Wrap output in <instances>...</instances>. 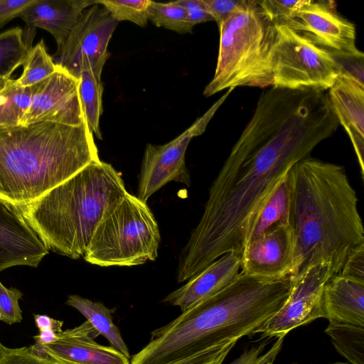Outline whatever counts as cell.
Segmentation results:
<instances>
[{
    "label": "cell",
    "instance_id": "cell-26",
    "mask_svg": "<svg viewBox=\"0 0 364 364\" xmlns=\"http://www.w3.org/2000/svg\"><path fill=\"white\" fill-rule=\"evenodd\" d=\"M23 66V73L16 80L24 87L33 86L41 82L58 68L53 57L47 53L43 40L29 49Z\"/></svg>",
    "mask_w": 364,
    "mask_h": 364
},
{
    "label": "cell",
    "instance_id": "cell-38",
    "mask_svg": "<svg viewBox=\"0 0 364 364\" xmlns=\"http://www.w3.org/2000/svg\"><path fill=\"white\" fill-rule=\"evenodd\" d=\"M36 0H0V28L20 15Z\"/></svg>",
    "mask_w": 364,
    "mask_h": 364
},
{
    "label": "cell",
    "instance_id": "cell-22",
    "mask_svg": "<svg viewBox=\"0 0 364 364\" xmlns=\"http://www.w3.org/2000/svg\"><path fill=\"white\" fill-rule=\"evenodd\" d=\"M324 332L350 364H364V327L329 321Z\"/></svg>",
    "mask_w": 364,
    "mask_h": 364
},
{
    "label": "cell",
    "instance_id": "cell-6",
    "mask_svg": "<svg viewBox=\"0 0 364 364\" xmlns=\"http://www.w3.org/2000/svg\"><path fill=\"white\" fill-rule=\"evenodd\" d=\"M161 235L151 210L128 192L98 225L83 256L100 267H131L154 261Z\"/></svg>",
    "mask_w": 364,
    "mask_h": 364
},
{
    "label": "cell",
    "instance_id": "cell-35",
    "mask_svg": "<svg viewBox=\"0 0 364 364\" xmlns=\"http://www.w3.org/2000/svg\"><path fill=\"white\" fill-rule=\"evenodd\" d=\"M0 364H55L33 353L30 347L7 348Z\"/></svg>",
    "mask_w": 364,
    "mask_h": 364
},
{
    "label": "cell",
    "instance_id": "cell-11",
    "mask_svg": "<svg viewBox=\"0 0 364 364\" xmlns=\"http://www.w3.org/2000/svg\"><path fill=\"white\" fill-rule=\"evenodd\" d=\"M41 122L73 127L86 123L79 95V80L59 65L54 73L35 85L31 105L19 125Z\"/></svg>",
    "mask_w": 364,
    "mask_h": 364
},
{
    "label": "cell",
    "instance_id": "cell-9",
    "mask_svg": "<svg viewBox=\"0 0 364 364\" xmlns=\"http://www.w3.org/2000/svg\"><path fill=\"white\" fill-rule=\"evenodd\" d=\"M231 92V89L228 90L202 117L173 140L164 145H146L139 177L136 197L139 200L146 203L155 192L171 181L191 186V176L185 161L189 142L205 132Z\"/></svg>",
    "mask_w": 364,
    "mask_h": 364
},
{
    "label": "cell",
    "instance_id": "cell-32",
    "mask_svg": "<svg viewBox=\"0 0 364 364\" xmlns=\"http://www.w3.org/2000/svg\"><path fill=\"white\" fill-rule=\"evenodd\" d=\"M236 342H229L164 364H223Z\"/></svg>",
    "mask_w": 364,
    "mask_h": 364
},
{
    "label": "cell",
    "instance_id": "cell-36",
    "mask_svg": "<svg viewBox=\"0 0 364 364\" xmlns=\"http://www.w3.org/2000/svg\"><path fill=\"white\" fill-rule=\"evenodd\" d=\"M174 2L186 9L188 20L193 27L200 23L214 21L203 0H178Z\"/></svg>",
    "mask_w": 364,
    "mask_h": 364
},
{
    "label": "cell",
    "instance_id": "cell-33",
    "mask_svg": "<svg viewBox=\"0 0 364 364\" xmlns=\"http://www.w3.org/2000/svg\"><path fill=\"white\" fill-rule=\"evenodd\" d=\"M341 68V74L348 75L364 85V55L355 53H330Z\"/></svg>",
    "mask_w": 364,
    "mask_h": 364
},
{
    "label": "cell",
    "instance_id": "cell-13",
    "mask_svg": "<svg viewBox=\"0 0 364 364\" xmlns=\"http://www.w3.org/2000/svg\"><path fill=\"white\" fill-rule=\"evenodd\" d=\"M99 333L88 321L56 333L48 344L35 343L31 351L55 364H131L129 359L112 346L97 343Z\"/></svg>",
    "mask_w": 364,
    "mask_h": 364
},
{
    "label": "cell",
    "instance_id": "cell-23",
    "mask_svg": "<svg viewBox=\"0 0 364 364\" xmlns=\"http://www.w3.org/2000/svg\"><path fill=\"white\" fill-rule=\"evenodd\" d=\"M77 79L79 80V95L86 123L92 134L102 139L100 118L102 112V83L91 70L82 71Z\"/></svg>",
    "mask_w": 364,
    "mask_h": 364
},
{
    "label": "cell",
    "instance_id": "cell-30",
    "mask_svg": "<svg viewBox=\"0 0 364 364\" xmlns=\"http://www.w3.org/2000/svg\"><path fill=\"white\" fill-rule=\"evenodd\" d=\"M23 293L16 288H6L0 282V321L11 325L22 321L18 301Z\"/></svg>",
    "mask_w": 364,
    "mask_h": 364
},
{
    "label": "cell",
    "instance_id": "cell-43",
    "mask_svg": "<svg viewBox=\"0 0 364 364\" xmlns=\"http://www.w3.org/2000/svg\"><path fill=\"white\" fill-rule=\"evenodd\" d=\"M331 364H349V363L338 362V363H331Z\"/></svg>",
    "mask_w": 364,
    "mask_h": 364
},
{
    "label": "cell",
    "instance_id": "cell-19",
    "mask_svg": "<svg viewBox=\"0 0 364 364\" xmlns=\"http://www.w3.org/2000/svg\"><path fill=\"white\" fill-rule=\"evenodd\" d=\"M322 309L328 321L364 327V284L333 276L323 287Z\"/></svg>",
    "mask_w": 364,
    "mask_h": 364
},
{
    "label": "cell",
    "instance_id": "cell-17",
    "mask_svg": "<svg viewBox=\"0 0 364 364\" xmlns=\"http://www.w3.org/2000/svg\"><path fill=\"white\" fill-rule=\"evenodd\" d=\"M332 109L346 131L364 175V85L353 77L340 74L327 90Z\"/></svg>",
    "mask_w": 364,
    "mask_h": 364
},
{
    "label": "cell",
    "instance_id": "cell-21",
    "mask_svg": "<svg viewBox=\"0 0 364 364\" xmlns=\"http://www.w3.org/2000/svg\"><path fill=\"white\" fill-rule=\"evenodd\" d=\"M35 85L24 87L16 80L9 79L0 90V129L19 126L29 108Z\"/></svg>",
    "mask_w": 364,
    "mask_h": 364
},
{
    "label": "cell",
    "instance_id": "cell-28",
    "mask_svg": "<svg viewBox=\"0 0 364 364\" xmlns=\"http://www.w3.org/2000/svg\"><path fill=\"white\" fill-rule=\"evenodd\" d=\"M150 0H95L103 6L117 21H129L140 26L147 23Z\"/></svg>",
    "mask_w": 364,
    "mask_h": 364
},
{
    "label": "cell",
    "instance_id": "cell-34",
    "mask_svg": "<svg viewBox=\"0 0 364 364\" xmlns=\"http://www.w3.org/2000/svg\"><path fill=\"white\" fill-rule=\"evenodd\" d=\"M338 274L364 284V245L348 257Z\"/></svg>",
    "mask_w": 364,
    "mask_h": 364
},
{
    "label": "cell",
    "instance_id": "cell-27",
    "mask_svg": "<svg viewBox=\"0 0 364 364\" xmlns=\"http://www.w3.org/2000/svg\"><path fill=\"white\" fill-rule=\"evenodd\" d=\"M147 16L148 20L155 26L180 34L192 33L193 28L188 20L186 9L174 1L159 3L151 1L148 7Z\"/></svg>",
    "mask_w": 364,
    "mask_h": 364
},
{
    "label": "cell",
    "instance_id": "cell-2",
    "mask_svg": "<svg viewBox=\"0 0 364 364\" xmlns=\"http://www.w3.org/2000/svg\"><path fill=\"white\" fill-rule=\"evenodd\" d=\"M292 282L290 276L267 279L240 272L228 287L154 330L130 363L164 364L252 336L282 306Z\"/></svg>",
    "mask_w": 364,
    "mask_h": 364
},
{
    "label": "cell",
    "instance_id": "cell-15",
    "mask_svg": "<svg viewBox=\"0 0 364 364\" xmlns=\"http://www.w3.org/2000/svg\"><path fill=\"white\" fill-rule=\"evenodd\" d=\"M48 252L17 209L0 200V272L14 266L37 267Z\"/></svg>",
    "mask_w": 364,
    "mask_h": 364
},
{
    "label": "cell",
    "instance_id": "cell-12",
    "mask_svg": "<svg viewBox=\"0 0 364 364\" xmlns=\"http://www.w3.org/2000/svg\"><path fill=\"white\" fill-rule=\"evenodd\" d=\"M333 1H311L284 25L329 53H355V26L340 16Z\"/></svg>",
    "mask_w": 364,
    "mask_h": 364
},
{
    "label": "cell",
    "instance_id": "cell-31",
    "mask_svg": "<svg viewBox=\"0 0 364 364\" xmlns=\"http://www.w3.org/2000/svg\"><path fill=\"white\" fill-rule=\"evenodd\" d=\"M284 337L277 338L273 346L266 352L267 341L245 350L238 358L229 364H273L281 350Z\"/></svg>",
    "mask_w": 364,
    "mask_h": 364
},
{
    "label": "cell",
    "instance_id": "cell-37",
    "mask_svg": "<svg viewBox=\"0 0 364 364\" xmlns=\"http://www.w3.org/2000/svg\"><path fill=\"white\" fill-rule=\"evenodd\" d=\"M242 0H203L208 12L219 25L240 6Z\"/></svg>",
    "mask_w": 364,
    "mask_h": 364
},
{
    "label": "cell",
    "instance_id": "cell-44",
    "mask_svg": "<svg viewBox=\"0 0 364 364\" xmlns=\"http://www.w3.org/2000/svg\"><path fill=\"white\" fill-rule=\"evenodd\" d=\"M267 364H272V363H267Z\"/></svg>",
    "mask_w": 364,
    "mask_h": 364
},
{
    "label": "cell",
    "instance_id": "cell-16",
    "mask_svg": "<svg viewBox=\"0 0 364 364\" xmlns=\"http://www.w3.org/2000/svg\"><path fill=\"white\" fill-rule=\"evenodd\" d=\"M240 255L224 254L184 285L168 294L163 302L178 306L183 312L230 284L240 274Z\"/></svg>",
    "mask_w": 364,
    "mask_h": 364
},
{
    "label": "cell",
    "instance_id": "cell-40",
    "mask_svg": "<svg viewBox=\"0 0 364 364\" xmlns=\"http://www.w3.org/2000/svg\"><path fill=\"white\" fill-rule=\"evenodd\" d=\"M36 343L41 344H48L53 342L56 338V333L51 330H44L40 331V333L33 337Z\"/></svg>",
    "mask_w": 364,
    "mask_h": 364
},
{
    "label": "cell",
    "instance_id": "cell-29",
    "mask_svg": "<svg viewBox=\"0 0 364 364\" xmlns=\"http://www.w3.org/2000/svg\"><path fill=\"white\" fill-rule=\"evenodd\" d=\"M309 0L259 1L264 11L276 25H284Z\"/></svg>",
    "mask_w": 364,
    "mask_h": 364
},
{
    "label": "cell",
    "instance_id": "cell-10",
    "mask_svg": "<svg viewBox=\"0 0 364 364\" xmlns=\"http://www.w3.org/2000/svg\"><path fill=\"white\" fill-rule=\"evenodd\" d=\"M337 274L326 264L314 265L292 279L290 293L282 306L255 333L262 337H284L294 328L323 318L322 295L331 277Z\"/></svg>",
    "mask_w": 364,
    "mask_h": 364
},
{
    "label": "cell",
    "instance_id": "cell-3",
    "mask_svg": "<svg viewBox=\"0 0 364 364\" xmlns=\"http://www.w3.org/2000/svg\"><path fill=\"white\" fill-rule=\"evenodd\" d=\"M100 161L87 123L0 129V200L14 207L30 203Z\"/></svg>",
    "mask_w": 364,
    "mask_h": 364
},
{
    "label": "cell",
    "instance_id": "cell-5",
    "mask_svg": "<svg viewBox=\"0 0 364 364\" xmlns=\"http://www.w3.org/2000/svg\"><path fill=\"white\" fill-rule=\"evenodd\" d=\"M218 27L217 65L203 95L210 97L237 87H272L277 27L259 1L242 0L238 8Z\"/></svg>",
    "mask_w": 364,
    "mask_h": 364
},
{
    "label": "cell",
    "instance_id": "cell-1",
    "mask_svg": "<svg viewBox=\"0 0 364 364\" xmlns=\"http://www.w3.org/2000/svg\"><path fill=\"white\" fill-rule=\"evenodd\" d=\"M289 218L294 241L291 279L326 264L341 272L364 245L358 198L343 166L308 157L287 173Z\"/></svg>",
    "mask_w": 364,
    "mask_h": 364
},
{
    "label": "cell",
    "instance_id": "cell-4",
    "mask_svg": "<svg viewBox=\"0 0 364 364\" xmlns=\"http://www.w3.org/2000/svg\"><path fill=\"white\" fill-rule=\"evenodd\" d=\"M127 193L120 173L100 161L15 208L48 251L77 259L84 256L104 216Z\"/></svg>",
    "mask_w": 364,
    "mask_h": 364
},
{
    "label": "cell",
    "instance_id": "cell-39",
    "mask_svg": "<svg viewBox=\"0 0 364 364\" xmlns=\"http://www.w3.org/2000/svg\"><path fill=\"white\" fill-rule=\"evenodd\" d=\"M33 316L39 331L51 330L56 333L63 331V321L54 319L47 315L35 314Z\"/></svg>",
    "mask_w": 364,
    "mask_h": 364
},
{
    "label": "cell",
    "instance_id": "cell-25",
    "mask_svg": "<svg viewBox=\"0 0 364 364\" xmlns=\"http://www.w3.org/2000/svg\"><path fill=\"white\" fill-rule=\"evenodd\" d=\"M30 48L20 27L0 33V77L10 79L14 71L23 65Z\"/></svg>",
    "mask_w": 364,
    "mask_h": 364
},
{
    "label": "cell",
    "instance_id": "cell-8",
    "mask_svg": "<svg viewBox=\"0 0 364 364\" xmlns=\"http://www.w3.org/2000/svg\"><path fill=\"white\" fill-rule=\"evenodd\" d=\"M118 23L99 4L86 8L57 51L55 63L77 78L82 71L91 70L101 80L109 57L107 46Z\"/></svg>",
    "mask_w": 364,
    "mask_h": 364
},
{
    "label": "cell",
    "instance_id": "cell-42",
    "mask_svg": "<svg viewBox=\"0 0 364 364\" xmlns=\"http://www.w3.org/2000/svg\"><path fill=\"white\" fill-rule=\"evenodd\" d=\"M8 80L9 79L0 77V90L5 86Z\"/></svg>",
    "mask_w": 364,
    "mask_h": 364
},
{
    "label": "cell",
    "instance_id": "cell-41",
    "mask_svg": "<svg viewBox=\"0 0 364 364\" xmlns=\"http://www.w3.org/2000/svg\"><path fill=\"white\" fill-rule=\"evenodd\" d=\"M7 348L2 345V343L0 342V361L4 356Z\"/></svg>",
    "mask_w": 364,
    "mask_h": 364
},
{
    "label": "cell",
    "instance_id": "cell-7",
    "mask_svg": "<svg viewBox=\"0 0 364 364\" xmlns=\"http://www.w3.org/2000/svg\"><path fill=\"white\" fill-rule=\"evenodd\" d=\"M272 55V86L327 91L341 74L331 54L287 25H278Z\"/></svg>",
    "mask_w": 364,
    "mask_h": 364
},
{
    "label": "cell",
    "instance_id": "cell-14",
    "mask_svg": "<svg viewBox=\"0 0 364 364\" xmlns=\"http://www.w3.org/2000/svg\"><path fill=\"white\" fill-rule=\"evenodd\" d=\"M294 241L287 224L274 225L251 239L241 255L240 272L251 277L277 279L291 276Z\"/></svg>",
    "mask_w": 364,
    "mask_h": 364
},
{
    "label": "cell",
    "instance_id": "cell-18",
    "mask_svg": "<svg viewBox=\"0 0 364 364\" xmlns=\"http://www.w3.org/2000/svg\"><path fill=\"white\" fill-rule=\"evenodd\" d=\"M95 0H36L19 17L29 28L48 31L60 50L84 9Z\"/></svg>",
    "mask_w": 364,
    "mask_h": 364
},
{
    "label": "cell",
    "instance_id": "cell-20",
    "mask_svg": "<svg viewBox=\"0 0 364 364\" xmlns=\"http://www.w3.org/2000/svg\"><path fill=\"white\" fill-rule=\"evenodd\" d=\"M66 304L82 314L99 334L109 341L112 347L131 359L129 348L118 327L113 322L112 309L107 308L102 302L94 301L76 294L68 296Z\"/></svg>",
    "mask_w": 364,
    "mask_h": 364
},
{
    "label": "cell",
    "instance_id": "cell-24",
    "mask_svg": "<svg viewBox=\"0 0 364 364\" xmlns=\"http://www.w3.org/2000/svg\"><path fill=\"white\" fill-rule=\"evenodd\" d=\"M289 200L287 174L262 210L248 242L274 225H288Z\"/></svg>",
    "mask_w": 364,
    "mask_h": 364
}]
</instances>
